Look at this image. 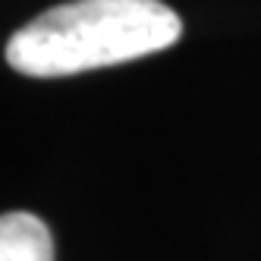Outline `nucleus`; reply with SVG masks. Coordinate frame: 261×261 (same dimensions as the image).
I'll return each instance as SVG.
<instances>
[{"mask_svg":"<svg viewBox=\"0 0 261 261\" xmlns=\"http://www.w3.org/2000/svg\"><path fill=\"white\" fill-rule=\"evenodd\" d=\"M0 261H54L47 223L29 211L0 214Z\"/></svg>","mask_w":261,"mask_h":261,"instance_id":"nucleus-2","label":"nucleus"},{"mask_svg":"<svg viewBox=\"0 0 261 261\" xmlns=\"http://www.w3.org/2000/svg\"><path fill=\"white\" fill-rule=\"evenodd\" d=\"M179 35V16L161 0H72L22 25L7 60L16 72L57 79L167 50Z\"/></svg>","mask_w":261,"mask_h":261,"instance_id":"nucleus-1","label":"nucleus"}]
</instances>
